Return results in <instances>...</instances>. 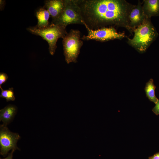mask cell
<instances>
[{
    "instance_id": "11",
    "label": "cell",
    "mask_w": 159,
    "mask_h": 159,
    "mask_svg": "<svg viewBox=\"0 0 159 159\" xmlns=\"http://www.w3.org/2000/svg\"><path fill=\"white\" fill-rule=\"evenodd\" d=\"M17 112V107L14 105H9L0 110V121L3 125L7 126L13 120Z\"/></svg>"
},
{
    "instance_id": "16",
    "label": "cell",
    "mask_w": 159,
    "mask_h": 159,
    "mask_svg": "<svg viewBox=\"0 0 159 159\" xmlns=\"http://www.w3.org/2000/svg\"><path fill=\"white\" fill-rule=\"evenodd\" d=\"M155 104V106L152 109V111L156 115H159V99Z\"/></svg>"
},
{
    "instance_id": "7",
    "label": "cell",
    "mask_w": 159,
    "mask_h": 159,
    "mask_svg": "<svg viewBox=\"0 0 159 159\" xmlns=\"http://www.w3.org/2000/svg\"><path fill=\"white\" fill-rule=\"evenodd\" d=\"M20 137L18 133L10 131L7 126H0V153L5 156L10 150L19 149L17 143Z\"/></svg>"
},
{
    "instance_id": "1",
    "label": "cell",
    "mask_w": 159,
    "mask_h": 159,
    "mask_svg": "<svg viewBox=\"0 0 159 159\" xmlns=\"http://www.w3.org/2000/svg\"><path fill=\"white\" fill-rule=\"evenodd\" d=\"M77 2L82 23L91 29L114 26L124 27L132 33L129 16L135 5L125 0H77Z\"/></svg>"
},
{
    "instance_id": "17",
    "label": "cell",
    "mask_w": 159,
    "mask_h": 159,
    "mask_svg": "<svg viewBox=\"0 0 159 159\" xmlns=\"http://www.w3.org/2000/svg\"><path fill=\"white\" fill-rule=\"evenodd\" d=\"M0 10H3L4 7L5 5V0H0Z\"/></svg>"
},
{
    "instance_id": "10",
    "label": "cell",
    "mask_w": 159,
    "mask_h": 159,
    "mask_svg": "<svg viewBox=\"0 0 159 159\" xmlns=\"http://www.w3.org/2000/svg\"><path fill=\"white\" fill-rule=\"evenodd\" d=\"M142 7L147 18L159 16V0H144Z\"/></svg>"
},
{
    "instance_id": "8",
    "label": "cell",
    "mask_w": 159,
    "mask_h": 159,
    "mask_svg": "<svg viewBox=\"0 0 159 159\" xmlns=\"http://www.w3.org/2000/svg\"><path fill=\"white\" fill-rule=\"evenodd\" d=\"M147 17L143 9L142 4L140 1L130 11L129 16V26L132 32L144 21Z\"/></svg>"
},
{
    "instance_id": "18",
    "label": "cell",
    "mask_w": 159,
    "mask_h": 159,
    "mask_svg": "<svg viewBox=\"0 0 159 159\" xmlns=\"http://www.w3.org/2000/svg\"><path fill=\"white\" fill-rule=\"evenodd\" d=\"M148 159H159V152L150 157Z\"/></svg>"
},
{
    "instance_id": "15",
    "label": "cell",
    "mask_w": 159,
    "mask_h": 159,
    "mask_svg": "<svg viewBox=\"0 0 159 159\" xmlns=\"http://www.w3.org/2000/svg\"><path fill=\"white\" fill-rule=\"evenodd\" d=\"M8 78V76L4 72L0 73V88L1 87V85L5 83Z\"/></svg>"
},
{
    "instance_id": "14",
    "label": "cell",
    "mask_w": 159,
    "mask_h": 159,
    "mask_svg": "<svg viewBox=\"0 0 159 159\" xmlns=\"http://www.w3.org/2000/svg\"><path fill=\"white\" fill-rule=\"evenodd\" d=\"M1 92L0 97L6 99L7 102L14 101L15 98L14 95V89L12 87L9 88L8 90H3L2 87L0 88Z\"/></svg>"
},
{
    "instance_id": "12",
    "label": "cell",
    "mask_w": 159,
    "mask_h": 159,
    "mask_svg": "<svg viewBox=\"0 0 159 159\" xmlns=\"http://www.w3.org/2000/svg\"><path fill=\"white\" fill-rule=\"evenodd\" d=\"M36 16L38 20L37 24L35 26L37 28H45L50 24L49 21L50 14L47 9L43 7L37 10Z\"/></svg>"
},
{
    "instance_id": "19",
    "label": "cell",
    "mask_w": 159,
    "mask_h": 159,
    "mask_svg": "<svg viewBox=\"0 0 159 159\" xmlns=\"http://www.w3.org/2000/svg\"><path fill=\"white\" fill-rule=\"evenodd\" d=\"M14 150H12L11 152L9 153L8 155V156L5 158H1L0 159H12L13 153L14 151Z\"/></svg>"
},
{
    "instance_id": "4",
    "label": "cell",
    "mask_w": 159,
    "mask_h": 159,
    "mask_svg": "<svg viewBox=\"0 0 159 159\" xmlns=\"http://www.w3.org/2000/svg\"><path fill=\"white\" fill-rule=\"evenodd\" d=\"M83 42L80 38V32L78 30L71 29L63 39L64 54L67 64L76 63Z\"/></svg>"
},
{
    "instance_id": "5",
    "label": "cell",
    "mask_w": 159,
    "mask_h": 159,
    "mask_svg": "<svg viewBox=\"0 0 159 159\" xmlns=\"http://www.w3.org/2000/svg\"><path fill=\"white\" fill-rule=\"evenodd\" d=\"M65 7L62 13L55 20L51 23L66 27L71 24H83L80 8L77 0H64Z\"/></svg>"
},
{
    "instance_id": "13",
    "label": "cell",
    "mask_w": 159,
    "mask_h": 159,
    "mask_svg": "<svg viewBox=\"0 0 159 159\" xmlns=\"http://www.w3.org/2000/svg\"><path fill=\"white\" fill-rule=\"evenodd\" d=\"M156 87V86L154 84L153 80L150 79L146 83L144 88L146 97L150 101L153 102L155 104L158 100L155 95V90Z\"/></svg>"
},
{
    "instance_id": "9",
    "label": "cell",
    "mask_w": 159,
    "mask_h": 159,
    "mask_svg": "<svg viewBox=\"0 0 159 159\" xmlns=\"http://www.w3.org/2000/svg\"><path fill=\"white\" fill-rule=\"evenodd\" d=\"M65 7L64 0H48L43 6L49 12L52 22L57 19L62 13Z\"/></svg>"
},
{
    "instance_id": "2",
    "label": "cell",
    "mask_w": 159,
    "mask_h": 159,
    "mask_svg": "<svg viewBox=\"0 0 159 159\" xmlns=\"http://www.w3.org/2000/svg\"><path fill=\"white\" fill-rule=\"evenodd\" d=\"M133 32V37L127 38V43L140 53L145 52L158 35L150 18H148Z\"/></svg>"
},
{
    "instance_id": "6",
    "label": "cell",
    "mask_w": 159,
    "mask_h": 159,
    "mask_svg": "<svg viewBox=\"0 0 159 159\" xmlns=\"http://www.w3.org/2000/svg\"><path fill=\"white\" fill-rule=\"evenodd\" d=\"M83 24L87 31V35H83L82 39L85 40H94L101 42H106L114 39H122L126 37L125 34L118 33L113 27H104L96 29L89 28L85 24Z\"/></svg>"
},
{
    "instance_id": "3",
    "label": "cell",
    "mask_w": 159,
    "mask_h": 159,
    "mask_svg": "<svg viewBox=\"0 0 159 159\" xmlns=\"http://www.w3.org/2000/svg\"><path fill=\"white\" fill-rule=\"evenodd\" d=\"M66 29L63 26L51 23L45 28H38L35 26L28 27L27 30L32 34L40 36L46 40L48 44L49 53L53 55L57 48L58 39L60 38L63 39L67 33Z\"/></svg>"
}]
</instances>
